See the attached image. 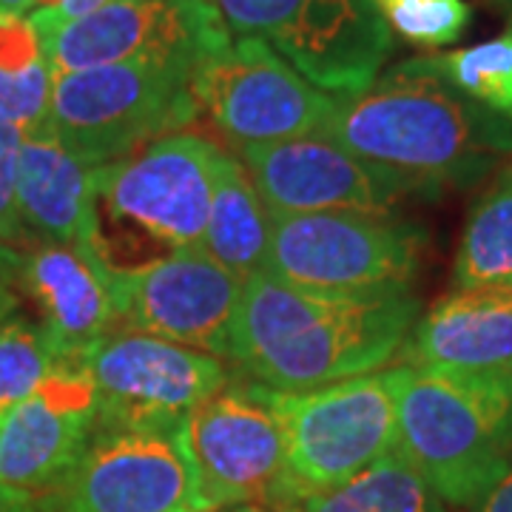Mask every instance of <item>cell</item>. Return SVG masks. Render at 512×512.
<instances>
[{
	"label": "cell",
	"instance_id": "cell-19",
	"mask_svg": "<svg viewBox=\"0 0 512 512\" xmlns=\"http://www.w3.org/2000/svg\"><path fill=\"white\" fill-rule=\"evenodd\" d=\"M404 365L456 373H512V291H453L416 319Z\"/></svg>",
	"mask_w": 512,
	"mask_h": 512
},
{
	"label": "cell",
	"instance_id": "cell-28",
	"mask_svg": "<svg viewBox=\"0 0 512 512\" xmlns=\"http://www.w3.org/2000/svg\"><path fill=\"white\" fill-rule=\"evenodd\" d=\"M20 265H23V254L0 242V319L9 316L18 305Z\"/></svg>",
	"mask_w": 512,
	"mask_h": 512
},
{
	"label": "cell",
	"instance_id": "cell-29",
	"mask_svg": "<svg viewBox=\"0 0 512 512\" xmlns=\"http://www.w3.org/2000/svg\"><path fill=\"white\" fill-rule=\"evenodd\" d=\"M0 512H55L52 493H32L0 484Z\"/></svg>",
	"mask_w": 512,
	"mask_h": 512
},
{
	"label": "cell",
	"instance_id": "cell-24",
	"mask_svg": "<svg viewBox=\"0 0 512 512\" xmlns=\"http://www.w3.org/2000/svg\"><path fill=\"white\" fill-rule=\"evenodd\" d=\"M49 342L46 330L26 316L9 313L0 319V416L29 399L66 367Z\"/></svg>",
	"mask_w": 512,
	"mask_h": 512
},
{
	"label": "cell",
	"instance_id": "cell-13",
	"mask_svg": "<svg viewBox=\"0 0 512 512\" xmlns=\"http://www.w3.org/2000/svg\"><path fill=\"white\" fill-rule=\"evenodd\" d=\"M120 328L231 359V336L245 279L200 248H180L111 271Z\"/></svg>",
	"mask_w": 512,
	"mask_h": 512
},
{
	"label": "cell",
	"instance_id": "cell-22",
	"mask_svg": "<svg viewBox=\"0 0 512 512\" xmlns=\"http://www.w3.org/2000/svg\"><path fill=\"white\" fill-rule=\"evenodd\" d=\"M291 512H450V507L393 453L345 487L299 501Z\"/></svg>",
	"mask_w": 512,
	"mask_h": 512
},
{
	"label": "cell",
	"instance_id": "cell-15",
	"mask_svg": "<svg viewBox=\"0 0 512 512\" xmlns=\"http://www.w3.org/2000/svg\"><path fill=\"white\" fill-rule=\"evenodd\" d=\"M97 416L185 419L231 382L228 362L134 330H111L80 356Z\"/></svg>",
	"mask_w": 512,
	"mask_h": 512
},
{
	"label": "cell",
	"instance_id": "cell-5",
	"mask_svg": "<svg viewBox=\"0 0 512 512\" xmlns=\"http://www.w3.org/2000/svg\"><path fill=\"white\" fill-rule=\"evenodd\" d=\"M194 72L180 60H140L55 74L46 126L83 165L117 163L200 117Z\"/></svg>",
	"mask_w": 512,
	"mask_h": 512
},
{
	"label": "cell",
	"instance_id": "cell-18",
	"mask_svg": "<svg viewBox=\"0 0 512 512\" xmlns=\"http://www.w3.org/2000/svg\"><path fill=\"white\" fill-rule=\"evenodd\" d=\"M18 208L32 239L103 254L94 168L80 163L46 123L23 134Z\"/></svg>",
	"mask_w": 512,
	"mask_h": 512
},
{
	"label": "cell",
	"instance_id": "cell-11",
	"mask_svg": "<svg viewBox=\"0 0 512 512\" xmlns=\"http://www.w3.org/2000/svg\"><path fill=\"white\" fill-rule=\"evenodd\" d=\"M191 92L200 114L234 148L322 134L333 111V97L311 86L259 37H237L202 60Z\"/></svg>",
	"mask_w": 512,
	"mask_h": 512
},
{
	"label": "cell",
	"instance_id": "cell-8",
	"mask_svg": "<svg viewBox=\"0 0 512 512\" xmlns=\"http://www.w3.org/2000/svg\"><path fill=\"white\" fill-rule=\"evenodd\" d=\"M231 37H259L330 97L367 89L393 32L373 0H217Z\"/></svg>",
	"mask_w": 512,
	"mask_h": 512
},
{
	"label": "cell",
	"instance_id": "cell-31",
	"mask_svg": "<svg viewBox=\"0 0 512 512\" xmlns=\"http://www.w3.org/2000/svg\"><path fill=\"white\" fill-rule=\"evenodd\" d=\"M106 3H111V0H60L55 9H49V12L60 20H74L89 15L100 6H106Z\"/></svg>",
	"mask_w": 512,
	"mask_h": 512
},
{
	"label": "cell",
	"instance_id": "cell-27",
	"mask_svg": "<svg viewBox=\"0 0 512 512\" xmlns=\"http://www.w3.org/2000/svg\"><path fill=\"white\" fill-rule=\"evenodd\" d=\"M23 134L26 131L15 126H0V242L9 248L32 242L18 208V163Z\"/></svg>",
	"mask_w": 512,
	"mask_h": 512
},
{
	"label": "cell",
	"instance_id": "cell-3",
	"mask_svg": "<svg viewBox=\"0 0 512 512\" xmlns=\"http://www.w3.org/2000/svg\"><path fill=\"white\" fill-rule=\"evenodd\" d=\"M396 456L458 512L478 504L512 467V373L390 367Z\"/></svg>",
	"mask_w": 512,
	"mask_h": 512
},
{
	"label": "cell",
	"instance_id": "cell-12",
	"mask_svg": "<svg viewBox=\"0 0 512 512\" xmlns=\"http://www.w3.org/2000/svg\"><path fill=\"white\" fill-rule=\"evenodd\" d=\"M180 424L97 416L89 447L63 487V512H197Z\"/></svg>",
	"mask_w": 512,
	"mask_h": 512
},
{
	"label": "cell",
	"instance_id": "cell-20",
	"mask_svg": "<svg viewBox=\"0 0 512 512\" xmlns=\"http://www.w3.org/2000/svg\"><path fill=\"white\" fill-rule=\"evenodd\" d=\"M274 220L234 151L222 148L200 251L239 279L265 271Z\"/></svg>",
	"mask_w": 512,
	"mask_h": 512
},
{
	"label": "cell",
	"instance_id": "cell-17",
	"mask_svg": "<svg viewBox=\"0 0 512 512\" xmlns=\"http://www.w3.org/2000/svg\"><path fill=\"white\" fill-rule=\"evenodd\" d=\"M109 259L80 245L40 242L23 254L20 285L32 293L57 356L77 365L97 339L120 328Z\"/></svg>",
	"mask_w": 512,
	"mask_h": 512
},
{
	"label": "cell",
	"instance_id": "cell-34",
	"mask_svg": "<svg viewBox=\"0 0 512 512\" xmlns=\"http://www.w3.org/2000/svg\"><path fill=\"white\" fill-rule=\"evenodd\" d=\"M493 3L501 9V12H504V15H507V18H510L512 23V0H493Z\"/></svg>",
	"mask_w": 512,
	"mask_h": 512
},
{
	"label": "cell",
	"instance_id": "cell-33",
	"mask_svg": "<svg viewBox=\"0 0 512 512\" xmlns=\"http://www.w3.org/2000/svg\"><path fill=\"white\" fill-rule=\"evenodd\" d=\"M220 512H271V510L256 507V504H245V507H231V510H220Z\"/></svg>",
	"mask_w": 512,
	"mask_h": 512
},
{
	"label": "cell",
	"instance_id": "cell-26",
	"mask_svg": "<svg viewBox=\"0 0 512 512\" xmlns=\"http://www.w3.org/2000/svg\"><path fill=\"white\" fill-rule=\"evenodd\" d=\"M52 69L46 57H37L29 66H0V126L35 131L49 117L52 100Z\"/></svg>",
	"mask_w": 512,
	"mask_h": 512
},
{
	"label": "cell",
	"instance_id": "cell-2",
	"mask_svg": "<svg viewBox=\"0 0 512 512\" xmlns=\"http://www.w3.org/2000/svg\"><path fill=\"white\" fill-rule=\"evenodd\" d=\"M419 316L413 288L345 296L259 271L245 279L228 362L279 393L345 382L393 362Z\"/></svg>",
	"mask_w": 512,
	"mask_h": 512
},
{
	"label": "cell",
	"instance_id": "cell-16",
	"mask_svg": "<svg viewBox=\"0 0 512 512\" xmlns=\"http://www.w3.org/2000/svg\"><path fill=\"white\" fill-rule=\"evenodd\" d=\"M97 399L80 365L57 370L29 399L0 416V484L52 493L66 487L89 447Z\"/></svg>",
	"mask_w": 512,
	"mask_h": 512
},
{
	"label": "cell",
	"instance_id": "cell-9",
	"mask_svg": "<svg viewBox=\"0 0 512 512\" xmlns=\"http://www.w3.org/2000/svg\"><path fill=\"white\" fill-rule=\"evenodd\" d=\"M180 441L194 510H276L285 490V439L268 387L231 379L185 416Z\"/></svg>",
	"mask_w": 512,
	"mask_h": 512
},
{
	"label": "cell",
	"instance_id": "cell-23",
	"mask_svg": "<svg viewBox=\"0 0 512 512\" xmlns=\"http://www.w3.org/2000/svg\"><path fill=\"white\" fill-rule=\"evenodd\" d=\"M427 66L456 92L512 123V23L484 43L424 55Z\"/></svg>",
	"mask_w": 512,
	"mask_h": 512
},
{
	"label": "cell",
	"instance_id": "cell-14",
	"mask_svg": "<svg viewBox=\"0 0 512 512\" xmlns=\"http://www.w3.org/2000/svg\"><path fill=\"white\" fill-rule=\"evenodd\" d=\"M271 217L319 211L393 214L402 202L427 200L402 177L370 165L322 134L234 148Z\"/></svg>",
	"mask_w": 512,
	"mask_h": 512
},
{
	"label": "cell",
	"instance_id": "cell-7",
	"mask_svg": "<svg viewBox=\"0 0 512 512\" xmlns=\"http://www.w3.org/2000/svg\"><path fill=\"white\" fill-rule=\"evenodd\" d=\"M265 274L299 288L345 296L410 291L424 231L416 222L367 211L271 217Z\"/></svg>",
	"mask_w": 512,
	"mask_h": 512
},
{
	"label": "cell",
	"instance_id": "cell-10",
	"mask_svg": "<svg viewBox=\"0 0 512 512\" xmlns=\"http://www.w3.org/2000/svg\"><path fill=\"white\" fill-rule=\"evenodd\" d=\"M29 20L52 77L140 60L200 66L231 46L217 0H111L83 18L37 9Z\"/></svg>",
	"mask_w": 512,
	"mask_h": 512
},
{
	"label": "cell",
	"instance_id": "cell-4",
	"mask_svg": "<svg viewBox=\"0 0 512 512\" xmlns=\"http://www.w3.org/2000/svg\"><path fill=\"white\" fill-rule=\"evenodd\" d=\"M220 151L202 134L174 131L94 168L100 239L111 268L123 248H154V259L200 248Z\"/></svg>",
	"mask_w": 512,
	"mask_h": 512
},
{
	"label": "cell",
	"instance_id": "cell-21",
	"mask_svg": "<svg viewBox=\"0 0 512 512\" xmlns=\"http://www.w3.org/2000/svg\"><path fill=\"white\" fill-rule=\"evenodd\" d=\"M453 291H512V163L495 171L464 220Z\"/></svg>",
	"mask_w": 512,
	"mask_h": 512
},
{
	"label": "cell",
	"instance_id": "cell-25",
	"mask_svg": "<svg viewBox=\"0 0 512 512\" xmlns=\"http://www.w3.org/2000/svg\"><path fill=\"white\" fill-rule=\"evenodd\" d=\"M393 37L416 49H444L473 23L467 0H373Z\"/></svg>",
	"mask_w": 512,
	"mask_h": 512
},
{
	"label": "cell",
	"instance_id": "cell-6",
	"mask_svg": "<svg viewBox=\"0 0 512 512\" xmlns=\"http://www.w3.org/2000/svg\"><path fill=\"white\" fill-rule=\"evenodd\" d=\"M285 439V490L274 512L330 493L396 453V402L390 370L322 384L271 390Z\"/></svg>",
	"mask_w": 512,
	"mask_h": 512
},
{
	"label": "cell",
	"instance_id": "cell-30",
	"mask_svg": "<svg viewBox=\"0 0 512 512\" xmlns=\"http://www.w3.org/2000/svg\"><path fill=\"white\" fill-rule=\"evenodd\" d=\"M476 512H512V467L507 470V476L495 484L493 493L478 504Z\"/></svg>",
	"mask_w": 512,
	"mask_h": 512
},
{
	"label": "cell",
	"instance_id": "cell-32",
	"mask_svg": "<svg viewBox=\"0 0 512 512\" xmlns=\"http://www.w3.org/2000/svg\"><path fill=\"white\" fill-rule=\"evenodd\" d=\"M60 0H0V15L29 18L37 9H55Z\"/></svg>",
	"mask_w": 512,
	"mask_h": 512
},
{
	"label": "cell",
	"instance_id": "cell-1",
	"mask_svg": "<svg viewBox=\"0 0 512 512\" xmlns=\"http://www.w3.org/2000/svg\"><path fill=\"white\" fill-rule=\"evenodd\" d=\"M322 137L402 177L427 200L490 180L512 157V123L456 92L424 55L333 97Z\"/></svg>",
	"mask_w": 512,
	"mask_h": 512
}]
</instances>
